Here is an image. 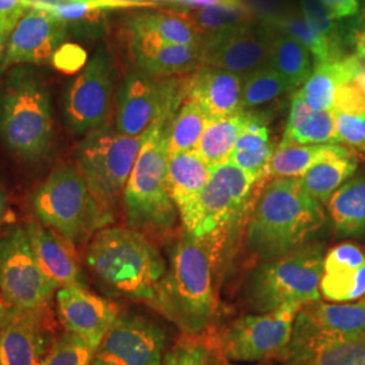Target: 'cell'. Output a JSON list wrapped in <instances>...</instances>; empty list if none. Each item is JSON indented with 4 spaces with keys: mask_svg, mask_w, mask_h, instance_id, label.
<instances>
[{
    "mask_svg": "<svg viewBox=\"0 0 365 365\" xmlns=\"http://www.w3.org/2000/svg\"><path fill=\"white\" fill-rule=\"evenodd\" d=\"M150 306L190 337H196L212 325L218 314V300L207 238L184 232L170 250L167 272Z\"/></svg>",
    "mask_w": 365,
    "mask_h": 365,
    "instance_id": "obj_1",
    "label": "cell"
},
{
    "mask_svg": "<svg viewBox=\"0 0 365 365\" xmlns=\"http://www.w3.org/2000/svg\"><path fill=\"white\" fill-rule=\"evenodd\" d=\"M325 222L322 205L298 179L274 178L265 184L250 215L247 244L262 260L274 259L307 245Z\"/></svg>",
    "mask_w": 365,
    "mask_h": 365,
    "instance_id": "obj_2",
    "label": "cell"
},
{
    "mask_svg": "<svg viewBox=\"0 0 365 365\" xmlns=\"http://www.w3.org/2000/svg\"><path fill=\"white\" fill-rule=\"evenodd\" d=\"M51 91L37 66H16L0 81V140L19 161L46 158L54 144Z\"/></svg>",
    "mask_w": 365,
    "mask_h": 365,
    "instance_id": "obj_3",
    "label": "cell"
},
{
    "mask_svg": "<svg viewBox=\"0 0 365 365\" xmlns=\"http://www.w3.org/2000/svg\"><path fill=\"white\" fill-rule=\"evenodd\" d=\"M84 259L110 291L149 304L156 298L168 265L146 235L129 226L99 230L86 249Z\"/></svg>",
    "mask_w": 365,
    "mask_h": 365,
    "instance_id": "obj_4",
    "label": "cell"
},
{
    "mask_svg": "<svg viewBox=\"0 0 365 365\" xmlns=\"http://www.w3.org/2000/svg\"><path fill=\"white\" fill-rule=\"evenodd\" d=\"M172 120H160L145 133L122 196L128 226L143 233L164 235L180 218L168 184Z\"/></svg>",
    "mask_w": 365,
    "mask_h": 365,
    "instance_id": "obj_5",
    "label": "cell"
},
{
    "mask_svg": "<svg viewBox=\"0 0 365 365\" xmlns=\"http://www.w3.org/2000/svg\"><path fill=\"white\" fill-rule=\"evenodd\" d=\"M325 260L321 244H307L250 271L244 294L252 310L269 313L287 304L304 306L321 298L319 283Z\"/></svg>",
    "mask_w": 365,
    "mask_h": 365,
    "instance_id": "obj_6",
    "label": "cell"
},
{
    "mask_svg": "<svg viewBox=\"0 0 365 365\" xmlns=\"http://www.w3.org/2000/svg\"><path fill=\"white\" fill-rule=\"evenodd\" d=\"M38 221L72 244L87 240L114 221L92 195L76 164H60L31 195Z\"/></svg>",
    "mask_w": 365,
    "mask_h": 365,
    "instance_id": "obj_7",
    "label": "cell"
},
{
    "mask_svg": "<svg viewBox=\"0 0 365 365\" xmlns=\"http://www.w3.org/2000/svg\"><path fill=\"white\" fill-rule=\"evenodd\" d=\"M144 138L145 134L130 137L107 125L84 135L76 148V167L101 209L113 220Z\"/></svg>",
    "mask_w": 365,
    "mask_h": 365,
    "instance_id": "obj_8",
    "label": "cell"
},
{
    "mask_svg": "<svg viewBox=\"0 0 365 365\" xmlns=\"http://www.w3.org/2000/svg\"><path fill=\"white\" fill-rule=\"evenodd\" d=\"M185 96L187 76H155L131 66L118 87L114 126L143 137L157 122L173 119Z\"/></svg>",
    "mask_w": 365,
    "mask_h": 365,
    "instance_id": "obj_9",
    "label": "cell"
},
{
    "mask_svg": "<svg viewBox=\"0 0 365 365\" xmlns=\"http://www.w3.org/2000/svg\"><path fill=\"white\" fill-rule=\"evenodd\" d=\"M360 339H365V297L346 303L317 300L302 306L282 356L288 365H303L329 346Z\"/></svg>",
    "mask_w": 365,
    "mask_h": 365,
    "instance_id": "obj_10",
    "label": "cell"
},
{
    "mask_svg": "<svg viewBox=\"0 0 365 365\" xmlns=\"http://www.w3.org/2000/svg\"><path fill=\"white\" fill-rule=\"evenodd\" d=\"M117 90L113 54L101 45L63 93L61 111L66 128L76 135H87L110 125L115 113Z\"/></svg>",
    "mask_w": 365,
    "mask_h": 365,
    "instance_id": "obj_11",
    "label": "cell"
},
{
    "mask_svg": "<svg viewBox=\"0 0 365 365\" xmlns=\"http://www.w3.org/2000/svg\"><path fill=\"white\" fill-rule=\"evenodd\" d=\"M259 182L230 161L212 168L200 194L179 210L184 232L197 238L215 235L241 214L253 185Z\"/></svg>",
    "mask_w": 365,
    "mask_h": 365,
    "instance_id": "obj_12",
    "label": "cell"
},
{
    "mask_svg": "<svg viewBox=\"0 0 365 365\" xmlns=\"http://www.w3.org/2000/svg\"><path fill=\"white\" fill-rule=\"evenodd\" d=\"M57 291L36 260L26 227H13L0 237V297L7 306L45 309Z\"/></svg>",
    "mask_w": 365,
    "mask_h": 365,
    "instance_id": "obj_13",
    "label": "cell"
},
{
    "mask_svg": "<svg viewBox=\"0 0 365 365\" xmlns=\"http://www.w3.org/2000/svg\"><path fill=\"white\" fill-rule=\"evenodd\" d=\"M300 309L297 304H287L269 313L235 319L222 333L223 357L230 361L253 363L282 356L291 341Z\"/></svg>",
    "mask_w": 365,
    "mask_h": 365,
    "instance_id": "obj_14",
    "label": "cell"
},
{
    "mask_svg": "<svg viewBox=\"0 0 365 365\" xmlns=\"http://www.w3.org/2000/svg\"><path fill=\"white\" fill-rule=\"evenodd\" d=\"M167 346L168 334L161 325L140 314H119L92 365H161Z\"/></svg>",
    "mask_w": 365,
    "mask_h": 365,
    "instance_id": "obj_15",
    "label": "cell"
},
{
    "mask_svg": "<svg viewBox=\"0 0 365 365\" xmlns=\"http://www.w3.org/2000/svg\"><path fill=\"white\" fill-rule=\"evenodd\" d=\"M68 27L45 10L29 9L4 43L0 75L16 66H39L51 61L68 38Z\"/></svg>",
    "mask_w": 365,
    "mask_h": 365,
    "instance_id": "obj_16",
    "label": "cell"
},
{
    "mask_svg": "<svg viewBox=\"0 0 365 365\" xmlns=\"http://www.w3.org/2000/svg\"><path fill=\"white\" fill-rule=\"evenodd\" d=\"M271 25L252 22L223 31L203 43V66L220 68L241 76L269 64Z\"/></svg>",
    "mask_w": 365,
    "mask_h": 365,
    "instance_id": "obj_17",
    "label": "cell"
},
{
    "mask_svg": "<svg viewBox=\"0 0 365 365\" xmlns=\"http://www.w3.org/2000/svg\"><path fill=\"white\" fill-rule=\"evenodd\" d=\"M51 325L48 307L22 310L6 304L0 333V365L41 364L54 341Z\"/></svg>",
    "mask_w": 365,
    "mask_h": 365,
    "instance_id": "obj_18",
    "label": "cell"
},
{
    "mask_svg": "<svg viewBox=\"0 0 365 365\" xmlns=\"http://www.w3.org/2000/svg\"><path fill=\"white\" fill-rule=\"evenodd\" d=\"M56 303L58 319L66 331L87 341L95 349L119 315L113 302L78 286L60 288Z\"/></svg>",
    "mask_w": 365,
    "mask_h": 365,
    "instance_id": "obj_19",
    "label": "cell"
},
{
    "mask_svg": "<svg viewBox=\"0 0 365 365\" xmlns=\"http://www.w3.org/2000/svg\"><path fill=\"white\" fill-rule=\"evenodd\" d=\"M129 31L131 64L155 76H188L203 66V46L163 42L140 31Z\"/></svg>",
    "mask_w": 365,
    "mask_h": 365,
    "instance_id": "obj_20",
    "label": "cell"
},
{
    "mask_svg": "<svg viewBox=\"0 0 365 365\" xmlns=\"http://www.w3.org/2000/svg\"><path fill=\"white\" fill-rule=\"evenodd\" d=\"M321 295L327 300L346 303L365 297V252L353 242H344L325 255Z\"/></svg>",
    "mask_w": 365,
    "mask_h": 365,
    "instance_id": "obj_21",
    "label": "cell"
},
{
    "mask_svg": "<svg viewBox=\"0 0 365 365\" xmlns=\"http://www.w3.org/2000/svg\"><path fill=\"white\" fill-rule=\"evenodd\" d=\"M26 233L41 269L52 279L58 289L75 286L86 287L75 244L39 221L29 222Z\"/></svg>",
    "mask_w": 365,
    "mask_h": 365,
    "instance_id": "obj_22",
    "label": "cell"
},
{
    "mask_svg": "<svg viewBox=\"0 0 365 365\" xmlns=\"http://www.w3.org/2000/svg\"><path fill=\"white\" fill-rule=\"evenodd\" d=\"M244 76L202 66L187 76V98L196 101L209 119L229 117L242 110Z\"/></svg>",
    "mask_w": 365,
    "mask_h": 365,
    "instance_id": "obj_23",
    "label": "cell"
},
{
    "mask_svg": "<svg viewBox=\"0 0 365 365\" xmlns=\"http://www.w3.org/2000/svg\"><path fill=\"white\" fill-rule=\"evenodd\" d=\"M325 144H337L336 115L331 110L312 108L298 90L292 98L287 126L279 148Z\"/></svg>",
    "mask_w": 365,
    "mask_h": 365,
    "instance_id": "obj_24",
    "label": "cell"
},
{
    "mask_svg": "<svg viewBox=\"0 0 365 365\" xmlns=\"http://www.w3.org/2000/svg\"><path fill=\"white\" fill-rule=\"evenodd\" d=\"M363 68L364 64L359 54L345 56L337 61L315 66L310 78L300 88V93L314 110H331L337 90L354 80Z\"/></svg>",
    "mask_w": 365,
    "mask_h": 365,
    "instance_id": "obj_25",
    "label": "cell"
},
{
    "mask_svg": "<svg viewBox=\"0 0 365 365\" xmlns=\"http://www.w3.org/2000/svg\"><path fill=\"white\" fill-rule=\"evenodd\" d=\"M274 146L265 122L250 111L248 122L241 131L229 161L257 180L267 178Z\"/></svg>",
    "mask_w": 365,
    "mask_h": 365,
    "instance_id": "obj_26",
    "label": "cell"
},
{
    "mask_svg": "<svg viewBox=\"0 0 365 365\" xmlns=\"http://www.w3.org/2000/svg\"><path fill=\"white\" fill-rule=\"evenodd\" d=\"M327 205L337 235L346 238H364L365 173L356 175L341 185Z\"/></svg>",
    "mask_w": 365,
    "mask_h": 365,
    "instance_id": "obj_27",
    "label": "cell"
},
{
    "mask_svg": "<svg viewBox=\"0 0 365 365\" xmlns=\"http://www.w3.org/2000/svg\"><path fill=\"white\" fill-rule=\"evenodd\" d=\"M128 30L140 31L173 45L203 46L205 38L184 11L161 10L131 16Z\"/></svg>",
    "mask_w": 365,
    "mask_h": 365,
    "instance_id": "obj_28",
    "label": "cell"
},
{
    "mask_svg": "<svg viewBox=\"0 0 365 365\" xmlns=\"http://www.w3.org/2000/svg\"><path fill=\"white\" fill-rule=\"evenodd\" d=\"M212 167L196 150L170 155L168 184L178 211L191 203L210 180Z\"/></svg>",
    "mask_w": 365,
    "mask_h": 365,
    "instance_id": "obj_29",
    "label": "cell"
},
{
    "mask_svg": "<svg viewBox=\"0 0 365 365\" xmlns=\"http://www.w3.org/2000/svg\"><path fill=\"white\" fill-rule=\"evenodd\" d=\"M359 156L354 150L345 155L329 157L317 163L299 179L300 187L321 205H327L333 194L354 176Z\"/></svg>",
    "mask_w": 365,
    "mask_h": 365,
    "instance_id": "obj_30",
    "label": "cell"
},
{
    "mask_svg": "<svg viewBox=\"0 0 365 365\" xmlns=\"http://www.w3.org/2000/svg\"><path fill=\"white\" fill-rule=\"evenodd\" d=\"M268 66H272L294 88L303 86L313 73V56L298 41L288 37L287 34L271 25Z\"/></svg>",
    "mask_w": 365,
    "mask_h": 365,
    "instance_id": "obj_31",
    "label": "cell"
},
{
    "mask_svg": "<svg viewBox=\"0 0 365 365\" xmlns=\"http://www.w3.org/2000/svg\"><path fill=\"white\" fill-rule=\"evenodd\" d=\"M249 115L250 111L244 110L229 117L209 119L196 152L212 168L227 163Z\"/></svg>",
    "mask_w": 365,
    "mask_h": 365,
    "instance_id": "obj_32",
    "label": "cell"
},
{
    "mask_svg": "<svg viewBox=\"0 0 365 365\" xmlns=\"http://www.w3.org/2000/svg\"><path fill=\"white\" fill-rule=\"evenodd\" d=\"M352 150L348 146L339 144L304 145L288 146L274 150V156L268 165L267 175L274 178H294L299 179L317 163L329 157L345 155Z\"/></svg>",
    "mask_w": 365,
    "mask_h": 365,
    "instance_id": "obj_33",
    "label": "cell"
},
{
    "mask_svg": "<svg viewBox=\"0 0 365 365\" xmlns=\"http://www.w3.org/2000/svg\"><path fill=\"white\" fill-rule=\"evenodd\" d=\"M205 41L223 31L255 22V15L244 0L214 4L184 11Z\"/></svg>",
    "mask_w": 365,
    "mask_h": 365,
    "instance_id": "obj_34",
    "label": "cell"
},
{
    "mask_svg": "<svg viewBox=\"0 0 365 365\" xmlns=\"http://www.w3.org/2000/svg\"><path fill=\"white\" fill-rule=\"evenodd\" d=\"M207 122L209 117L200 105L185 96L170 123V155L196 150Z\"/></svg>",
    "mask_w": 365,
    "mask_h": 365,
    "instance_id": "obj_35",
    "label": "cell"
},
{
    "mask_svg": "<svg viewBox=\"0 0 365 365\" xmlns=\"http://www.w3.org/2000/svg\"><path fill=\"white\" fill-rule=\"evenodd\" d=\"M272 26L280 30L282 33L287 34L295 41H298L300 45H303L309 52L312 53L315 66L331 63L341 60L336 53L331 51V48L327 45V41L321 38L310 25L306 22L303 14L289 13L274 19L268 21ZM344 58V57H342Z\"/></svg>",
    "mask_w": 365,
    "mask_h": 365,
    "instance_id": "obj_36",
    "label": "cell"
},
{
    "mask_svg": "<svg viewBox=\"0 0 365 365\" xmlns=\"http://www.w3.org/2000/svg\"><path fill=\"white\" fill-rule=\"evenodd\" d=\"M289 90H292L291 84L272 66H262L244 78L242 110L250 111L259 106L267 105Z\"/></svg>",
    "mask_w": 365,
    "mask_h": 365,
    "instance_id": "obj_37",
    "label": "cell"
},
{
    "mask_svg": "<svg viewBox=\"0 0 365 365\" xmlns=\"http://www.w3.org/2000/svg\"><path fill=\"white\" fill-rule=\"evenodd\" d=\"M95 351L87 341L66 331L53 341L39 365H92Z\"/></svg>",
    "mask_w": 365,
    "mask_h": 365,
    "instance_id": "obj_38",
    "label": "cell"
},
{
    "mask_svg": "<svg viewBox=\"0 0 365 365\" xmlns=\"http://www.w3.org/2000/svg\"><path fill=\"white\" fill-rule=\"evenodd\" d=\"M300 3L306 22L321 38L327 41V45L339 58L345 57L342 54V38L339 21H334L330 16L321 0H300Z\"/></svg>",
    "mask_w": 365,
    "mask_h": 365,
    "instance_id": "obj_39",
    "label": "cell"
},
{
    "mask_svg": "<svg viewBox=\"0 0 365 365\" xmlns=\"http://www.w3.org/2000/svg\"><path fill=\"white\" fill-rule=\"evenodd\" d=\"M303 365H365V339L329 346Z\"/></svg>",
    "mask_w": 365,
    "mask_h": 365,
    "instance_id": "obj_40",
    "label": "cell"
},
{
    "mask_svg": "<svg viewBox=\"0 0 365 365\" xmlns=\"http://www.w3.org/2000/svg\"><path fill=\"white\" fill-rule=\"evenodd\" d=\"M190 337V336H188ZM212 363L211 345L195 337L182 339L165 353L161 365H210Z\"/></svg>",
    "mask_w": 365,
    "mask_h": 365,
    "instance_id": "obj_41",
    "label": "cell"
},
{
    "mask_svg": "<svg viewBox=\"0 0 365 365\" xmlns=\"http://www.w3.org/2000/svg\"><path fill=\"white\" fill-rule=\"evenodd\" d=\"M337 144L365 155V114L334 113Z\"/></svg>",
    "mask_w": 365,
    "mask_h": 365,
    "instance_id": "obj_42",
    "label": "cell"
},
{
    "mask_svg": "<svg viewBox=\"0 0 365 365\" xmlns=\"http://www.w3.org/2000/svg\"><path fill=\"white\" fill-rule=\"evenodd\" d=\"M331 111L345 114H365L364 95L354 80L341 86L337 90Z\"/></svg>",
    "mask_w": 365,
    "mask_h": 365,
    "instance_id": "obj_43",
    "label": "cell"
},
{
    "mask_svg": "<svg viewBox=\"0 0 365 365\" xmlns=\"http://www.w3.org/2000/svg\"><path fill=\"white\" fill-rule=\"evenodd\" d=\"M87 60L86 52L75 43H64L56 54L53 56L52 61L54 66L63 72L73 73L84 68Z\"/></svg>",
    "mask_w": 365,
    "mask_h": 365,
    "instance_id": "obj_44",
    "label": "cell"
},
{
    "mask_svg": "<svg viewBox=\"0 0 365 365\" xmlns=\"http://www.w3.org/2000/svg\"><path fill=\"white\" fill-rule=\"evenodd\" d=\"M29 9V0H0V31L10 36Z\"/></svg>",
    "mask_w": 365,
    "mask_h": 365,
    "instance_id": "obj_45",
    "label": "cell"
},
{
    "mask_svg": "<svg viewBox=\"0 0 365 365\" xmlns=\"http://www.w3.org/2000/svg\"><path fill=\"white\" fill-rule=\"evenodd\" d=\"M321 3L334 21L353 16L360 11L357 0H321Z\"/></svg>",
    "mask_w": 365,
    "mask_h": 365,
    "instance_id": "obj_46",
    "label": "cell"
},
{
    "mask_svg": "<svg viewBox=\"0 0 365 365\" xmlns=\"http://www.w3.org/2000/svg\"><path fill=\"white\" fill-rule=\"evenodd\" d=\"M352 41L356 53H365V1L352 29Z\"/></svg>",
    "mask_w": 365,
    "mask_h": 365,
    "instance_id": "obj_47",
    "label": "cell"
},
{
    "mask_svg": "<svg viewBox=\"0 0 365 365\" xmlns=\"http://www.w3.org/2000/svg\"><path fill=\"white\" fill-rule=\"evenodd\" d=\"M235 0H180L182 11L194 10V9H202V7H209L214 4H222V3H230Z\"/></svg>",
    "mask_w": 365,
    "mask_h": 365,
    "instance_id": "obj_48",
    "label": "cell"
},
{
    "mask_svg": "<svg viewBox=\"0 0 365 365\" xmlns=\"http://www.w3.org/2000/svg\"><path fill=\"white\" fill-rule=\"evenodd\" d=\"M30 1V9L34 6H60V4H66V3H73V1H78V0H29Z\"/></svg>",
    "mask_w": 365,
    "mask_h": 365,
    "instance_id": "obj_49",
    "label": "cell"
},
{
    "mask_svg": "<svg viewBox=\"0 0 365 365\" xmlns=\"http://www.w3.org/2000/svg\"><path fill=\"white\" fill-rule=\"evenodd\" d=\"M6 212H7V195L3 191V188L0 187V232H1L3 223L6 220Z\"/></svg>",
    "mask_w": 365,
    "mask_h": 365,
    "instance_id": "obj_50",
    "label": "cell"
},
{
    "mask_svg": "<svg viewBox=\"0 0 365 365\" xmlns=\"http://www.w3.org/2000/svg\"><path fill=\"white\" fill-rule=\"evenodd\" d=\"M145 4H148L150 9H158V6L164 4H180V0H141Z\"/></svg>",
    "mask_w": 365,
    "mask_h": 365,
    "instance_id": "obj_51",
    "label": "cell"
},
{
    "mask_svg": "<svg viewBox=\"0 0 365 365\" xmlns=\"http://www.w3.org/2000/svg\"><path fill=\"white\" fill-rule=\"evenodd\" d=\"M354 81H356V84L360 87V90L363 92V95H364L365 98V68H363V71L354 78Z\"/></svg>",
    "mask_w": 365,
    "mask_h": 365,
    "instance_id": "obj_52",
    "label": "cell"
},
{
    "mask_svg": "<svg viewBox=\"0 0 365 365\" xmlns=\"http://www.w3.org/2000/svg\"><path fill=\"white\" fill-rule=\"evenodd\" d=\"M4 317H6V304H4V302H3L1 297H0V333H1V327H3V324H4Z\"/></svg>",
    "mask_w": 365,
    "mask_h": 365,
    "instance_id": "obj_53",
    "label": "cell"
},
{
    "mask_svg": "<svg viewBox=\"0 0 365 365\" xmlns=\"http://www.w3.org/2000/svg\"><path fill=\"white\" fill-rule=\"evenodd\" d=\"M7 38H9V36H7L6 33L0 31V60H1V53H3V49H4V43H6Z\"/></svg>",
    "mask_w": 365,
    "mask_h": 365,
    "instance_id": "obj_54",
    "label": "cell"
},
{
    "mask_svg": "<svg viewBox=\"0 0 365 365\" xmlns=\"http://www.w3.org/2000/svg\"><path fill=\"white\" fill-rule=\"evenodd\" d=\"M356 54H359V56H360V58H361V61H363V64H364L365 68V53H356Z\"/></svg>",
    "mask_w": 365,
    "mask_h": 365,
    "instance_id": "obj_55",
    "label": "cell"
},
{
    "mask_svg": "<svg viewBox=\"0 0 365 365\" xmlns=\"http://www.w3.org/2000/svg\"><path fill=\"white\" fill-rule=\"evenodd\" d=\"M210 365H227L226 364V363H221V361H220V363H218V361H212V363H211V364Z\"/></svg>",
    "mask_w": 365,
    "mask_h": 365,
    "instance_id": "obj_56",
    "label": "cell"
}]
</instances>
